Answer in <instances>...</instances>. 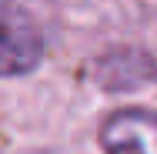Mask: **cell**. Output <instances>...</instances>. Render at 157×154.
<instances>
[{
  "instance_id": "obj_1",
  "label": "cell",
  "mask_w": 157,
  "mask_h": 154,
  "mask_svg": "<svg viewBox=\"0 0 157 154\" xmlns=\"http://www.w3.org/2000/svg\"><path fill=\"white\" fill-rule=\"evenodd\" d=\"M44 30L17 0H0V77H24L44 61Z\"/></svg>"
},
{
  "instance_id": "obj_2",
  "label": "cell",
  "mask_w": 157,
  "mask_h": 154,
  "mask_svg": "<svg viewBox=\"0 0 157 154\" xmlns=\"http://www.w3.org/2000/svg\"><path fill=\"white\" fill-rule=\"evenodd\" d=\"M100 148L107 154H157V114L121 107L100 124Z\"/></svg>"
},
{
  "instance_id": "obj_3",
  "label": "cell",
  "mask_w": 157,
  "mask_h": 154,
  "mask_svg": "<svg viewBox=\"0 0 157 154\" xmlns=\"http://www.w3.org/2000/svg\"><path fill=\"white\" fill-rule=\"evenodd\" d=\"M104 87H140V81L151 74V64L144 54H110L97 67Z\"/></svg>"
}]
</instances>
